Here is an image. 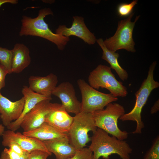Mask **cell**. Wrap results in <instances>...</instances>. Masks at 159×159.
Wrapping results in <instances>:
<instances>
[{
  "instance_id": "1",
  "label": "cell",
  "mask_w": 159,
  "mask_h": 159,
  "mask_svg": "<svg viewBox=\"0 0 159 159\" xmlns=\"http://www.w3.org/2000/svg\"><path fill=\"white\" fill-rule=\"evenodd\" d=\"M53 15L49 8L40 9L37 16L32 18L25 15L22 16L21 26L19 32L20 36L30 35L40 37L46 39L56 44L58 49L63 50L70 40L69 37L53 33L44 18L47 15Z\"/></svg>"
},
{
  "instance_id": "2",
  "label": "cell",
  "mask_w": 159,
  "mask_h": 159,
  "mask_svg": "<svg viewBox=\"0 0 159 159\" xmlns=\"http://www.w3.org/2000/svg\"><path fill=\"white\" fill-rule=\"evenodd\" d=\"M93 133L89 147L93 153V159H99L100 157L109 159L112 154L118 155L121 159H130V154L132 149L126 141L110 136L99 128Z\"/></svg>"
},
{
  "instance_id": "3",
  "label": "cell",
  "mask_w": 159,
  "mask_h": 159,
  "mask_svg": "<svg viewBox=\"0 0 159 159\" xmlns=\"http://www.w3.org/2000/svg\"><path fill=\"white\" fill-rule=\"evenodd\" d=\"M157 63L153 62L150 65L147 78L142 82L139 89L135 92L136 101L132 109L129 112L125 113L119 119L123 121H135L137 126L133 134H140L144 124L141 119V113L143 108L146 104L151 92L159 87L158 82L155 80L154 71Z\"/></svg>"
},
{
  "instance_id": "4",
  "label": "cell",
  "mask_w": 159,
  "mask_h": 159,
  "mask_svg": "<svg viewBox=\"0 0 159 159\" xmlns=\"http://www.w3.org/2000/svg\"><path fill=\"white\" fill-rule=\"evenodd\" d=\"M125 112V108L122 105L117 103H110L105 109L96 110L92 113L97 127L118 139L124 140L127 138L128 133L119 128L117 122L118 119Z\"/></svg>"
},
{
  "instance_id": "5",
  "label": "cell",
  "mask_w": 159,
  "mask_h": 159,
  "mask_svg": "<svg viewBox=\"0 0 159 159\" xmlns=\"http://www.w3.org/2000/svg\"><path fill=\"white\" fill-rule=\"evenodd\" d=\"M97 129L92 113L80 112L75 114L67 134L69 143L77 150L85 148L91 141L88 132L94 133Z\"/></svg>"
},
{
  "instance_id": "6",
  "label": "cell",
  "mask_w": 159,
  "mask_h": 159,
  "mask_svg": "<svg viewBox=\"0 0 159 159\" xmlns=\"http://www.w3.org/2000/svg\"><path fill=\"white\" fill-rule=\"evenodd\" d=\"M88 81L94 89H106L117 97H124L128 94L127 88L116 79L111 68L104 65H99L90 73Z\"/></svg>"
},
{
  "instance_id": "7",
  "label": "cell",
  "mask_w": 159,
  "mask_h": 159,
  "mask_svg": "<svg viewBox=\"0 0 159 159\" xmlns=\"http://www.w3.org/2000/svg\"><path fill=\"white\" fill-rule=\"evenodd\" d=\"M77 84L82 96L80 112L92 113L96 110L103 109L108 104L118 99L110 93L97 90L83 79H78Z\"/></svg>"
},
{
  "instance_id": "8",
  "label": "cell",
  "mask_w": 159,
  "mask_h": 159,
  "mask_svg": "<svg viewBox=\"0 0 159 159\" xmlns=\"http://www.w3.org/2000/svg\"><path fill=\"white\" fill-rule=\"evenodd\" d=\"M134 14L132 13L126 19L119 21L114 35L104 41L105 45L109 50L115 52L124 49L132 52H135L132 33L135 23L140 16L136 17L134 22H131V20Z\"/></svg>"
},
{
  "instance_id": "9",
  "label": "cell",
  "mask_w": 159,
  "mask_h": 159,
  "mask_svg": "<svg viewBox=\"0 0 159 159\" xmlns=\"http://www.w3.org/2000/svg\"><path fill=\"white\" fill-rule=\"evenodd\" d=\"M51 100H45L38 102L25 115L20 125L24 132L30 131L40 126L44 122L47 115L60 105L51 102Z\"/></svg>"
},
{
  "instance_id": "10",
  "label": "cell",
  "mask_w": 159,
  "mask_h": 159,
  "mask_svg": "<svg viewBox=\"0 0 159 159\" xmlns=\"http://www.w3.org/2000/svg\"><path fill=\"white\" fill-rule=\"evenodd\" d=\"M73 18L71 27L68 28L65 25H60L56 29L55 34L68 37L71 36H74L89 45L95 44L97 39L94 34L86 26L84 18L76 16H73Z\"/></svg>"
},
{
  "instance_id": "11",
  "label": "cell",
  "mask_w": 159,
  "mask_h": 159,
  "mask_svg": "<svg viewBox=\"0 0 159 159\" xmlns=\"http://www.w3.org/2000/svg\"><path fill=\"white\" fill-rule=\"evenodd\" d=\"M52 95L58 97L62 105L68 113L76 114L80 112L81 102L76 96L74 88L69 82H64L56 86Z\"/></svg>"
},
{
  "instance_id": "12",
  "label": "cell",
  "mask_w": 159,
  "mask_h": 159,
  "mask_svg": "<svg viewBox=\"0 0 159 159\" xmlns=\"http://www.w3.org/2000/svg\"><path fill=\"white\" fill-rule=\"evenodd\" d=\"M2 136V141L14 142L23 150L29 153L35 150L50 153L48 150L43 141L34 138L26 136L21 132H15L8 130L4 131Z\"/></svg>"
},
{
  "instance_id": "13",
  "label": "cell",
  "mask_w": 159,
  "mask_h": 159,
  "mask_svg": "<svg viewBox=\"0 0 159 159\" xmlns=\"http://www.w3.org/2000/svg\"><path fill=\"white\" fill-rule=\"evenodd\" d=\"M24 99L13 102L3 96L0 93V117L3 125L6 127L13 120L18 119L21 115L24 107Z\"/></svg>"
},
{
  "instance_id": "14",
  "label": "cell",
  "mask_w": 159,
  "mask_h": 159,
  "mask_svg": "<svg viewBox=\"0 0 159 159\" xmlns=\"http://www.w3.org/2000/svg\"><path fill=\"white\" fill-rule=\"evenodd\" d=\"M58 82L57 76L51 73L45 77L31 76L29 87L33 91L48 98H52V92Z\"/></svg>"
},
{
  "instance_id": "15",
  "label": "cell",
  "mask_w": 159,
  "mask_h": 159,
  "mask_svg": "<svg viewBox=\"0 0 159 159\" xmlns=\"http://www.w3.org/2000/svg\"><path fill=\"white\" fill-rule=\"evenodd\" d=\"M73 120V117L70 116L60 104L47 115L44 122L59 132L67 134Z\"/></svg>"
},
{
  "instance_id": "16",
  "label": "cell",
  "mask_w": 159,
  "mask_h": 159,
  "mask_svg": "<svg viewBox=\"0 0 159 159\" xmlns=\"http://www.w3.org/2000/svg\"><path fill=\"white\" fill-rule=\"evenodd\" d=\"M21 92L24 99V104L22 113L19 118L12 122L6 127L9 130L15 131L20 127L24 117L38 102L47 99H52L37 93L32 90L28 87L24 86Z\"/></svg>"
},
{
  "instance_id": "17",
  "label": "cell",
  "mask_w": 159,
  "mask_h": 159,
  "mask_svg": "<svg viewBox=\"0 0 159 159\" xmlns=\"http://www.w3.org/2000/svg\"><path fill=\"white\" fill-rule=\"evenodd\" d=\"M43 142L48 150L54 154L56 159H69L77 150L69 143L67 136Z\"/></svg>"
},
{
  "instance_id": "18",
  "label": "cell",
  "mask_w": 159,
  "mask_h": 159,
  "mask_svg": "<svg viewBox=\"0 0 159 159\" xmlns=\"http://www.w3.org/2000/svg\"><path fill=\"white\" fill-rule=\"evenodd\" d=\"M11 50V73H20L30 64L29 50L24 44L16 43Z\"/></svg>"
},
{
  "instance_id": "19",
  "label": "cell",
  "mask_w": 159,
  "mask_h": 159,
  "mask_svg": "<svg viewBox=\"0 0 159 159\" xmlns=\"http://www.w3.org/2000/svg\"><path fill=\"white\" fill-rule=\"evenodd\" d=\"M24 135L36 138L42 141L49 140L67 136L53 127L44 122L39 127L27 132H24Z\"/></svg>"
},
{
  "instance_id": "20",
  "label": "cell",
  "mask_w": 159,
  "mask_h": 159,
  "mask_svg": "<svg viewBox=\"0 0 159 159\" xmlns=\"http://www.w3.org/2000/svg\"><path fill=\"white\" fill-rule=\"evenodd\" d=\"M96 42L103 51L102 59L110 64L111 68L115 70L121 80L123 81L127 80L128 74L127 72L120 66L118 62V59L120 56L119 54L107 49L102 39H97Z\"/></svg>"
},
{
  "instance_id": "21",
  "label": "cell",
  "mask_w": 159,
  "mask_h": 159,
  "mask_svg": "<svg viewBox=\"0 0 159 159\" xmlns=\"http://www.w3.org/2000/svg\"><path fill=\"white\" fill-rule=\"evenodd\" d=\"M12 57L11 50L0 46V64L6 69L8 74L11 73V63Z\"/></svg>"
},
{
  "instance_id": "22",
  "label": "cell",
  "mask_w": 159,
  "mask_h": 159,
  "mask_svg": "<svg viewBox=\"0 0 159 159\" xmlns=\"http://www.w3.org/2000/svg\"><path fill=\"white\" fill-rule=\"evenodd\" d=\"M142 159H159V136L152 141V145Z\"/></svg>"
},
{
  "instance_id": "23",
  "label": "cell",
  "mask_w": 159,
  "mask_h": 159,
  "mask_svg": "<svg viewBox=\"0 0 159 159\" xmlns=\"http://www.w3.org/2000/svg\"><path fill=\"white\" fill-rule=\"evenodd\" d=\"M137 2V0H135L130 3H122L120 4L117 8L118 15L120 17L129 16L132 14L133 8Z\"/></svg>"
},
{
  "instance_id": "24",
  "label": "cell",
  "mask_w": 159,
  "mask_h": 159,
  "mask_svg": "<svg viewBox=\"0 0 159 159\" xmlns=\"http://www.w3.org/2000/svg\"><path fill=\"white\" fill-rule=\"evenodd\" d=\"M93 153L89 148H84L77 150L75 154L68 159H93Z\"/></svg>"
},
{
  "instance_id": "25",
  "label": "cell",
  "mask_w": 159,
  "mask_h": 159,
  "mask_svg": "<svg viewBox=\"0 0 159 159\" xmlns=\"http://www.w3.org/2000/svg\"><path fill=\"white\" fill-rule=\"evenodd\" d=\"M52 154L51 153L46 151L35 150L29 153L27 159H47V158Z\"/></svg>"
},
{
  "instance_id": "26",
  "label": "cell",
  "mask_w": 159,
  "mask_h": 159,
  "mask_svg": "<svg viewBox=\"0 0 159 159\" xmlns=\"http://www.w3.org/2000/svg\"><path fill=\"white\" fill-rule=\"evenodd\" d=\"M2 144L3 146L9 147V148L20 155H22L25 152L21 149L17 144L14 142L2 141Z\"/></svg>"
},
{
  "instance_id": "27",
  "label": "cell",
  "mask_w": 159,
  "mask_h": 159,
  "mask_svg": "<svg viewBox=\"0 0 159 159\" xmlns=\"http://www.w3.org/2000/svg\"><path fill=\"white\" fill-rule=\"evenodd\" d=\"M8 72L2 65L0 64V93L1 89L5 85V78Z\"/></svg>"
},
{
  "instance_id": "28",
  "label": "cell",
  "mask_w": 159,
  "mask_h": 159,
  "mask_svg": "<svg viewBox=\"0 0 159 159\" xmlns=\"http://www.w3.org/2000/svg\"><path fill=\"white\" fill-rule=\"evenodd\" d=\"M29 153L25 151L23 154L21 155L18 159H27L28 157ZM0 159H11L3 151L1 154Z\"/></svg>"
},
{
  "instance_id": "29",
  "label": "cell",
  "mask_w": 159,
  "mask_h": 159,
  "mask_svg": "<svg viewBox=\"0 0 159 159\" xmlns=\"http://www.w3.org/2000/svg\"><path fill=\"white\" fill-rule=\"evenodd\" d=\"M159 110V99L157 100L153 106L152 107L150 110V113L153 114L156 113Z\"/></svg>"
},
{
  "instance_id": "30",
  "label": "cell",
  "mask_w": 159,
  "mask_h": 159,
  "mask_svg": "<svg viewBox=\"0 0 159 159\" xmlns=\"http://www.w3.org/2000/svg\"><path fill=\"white\" fill-rule=\"evenodd\" d=\"M17 0H0V7L4 4L9 3L12 4H16L18 3Z\"/></svg>"
},
{
  "instance_id": "31",
  "label": "cell",
  "mask_w": 159,
  "mask_h": 159,
  "mask_svg": "<svg viewBox=\"0 0 159 159\" xmlns=\"http://www.w3.org/2000/svg\"><path fill=\"white\" fill-rule=\"evenodd\" d=\"M4 131V126L0 124V136L2 135Z\"/></svg>"
}]
</instances>
